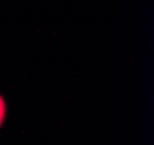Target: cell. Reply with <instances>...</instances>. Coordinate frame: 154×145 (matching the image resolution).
Segmentation results:
<instances>
[{
    "label": "cell",
    "instance_id": "cell-1",
    "mask_svg": "<svg viewBox=\"0 0 154 145\" xmlns=\"http://www.w3.org/2000/svg\"><path fill=\"white\" fill-rule=\"evenodd\" d=\"M6 115H7V105L6 101L4 99V97L0 95V128L2 127L4 122L6 120Z\"/></svg>",
    "mask_w": 154,
    "mask_h": 145
}]
</instances>
